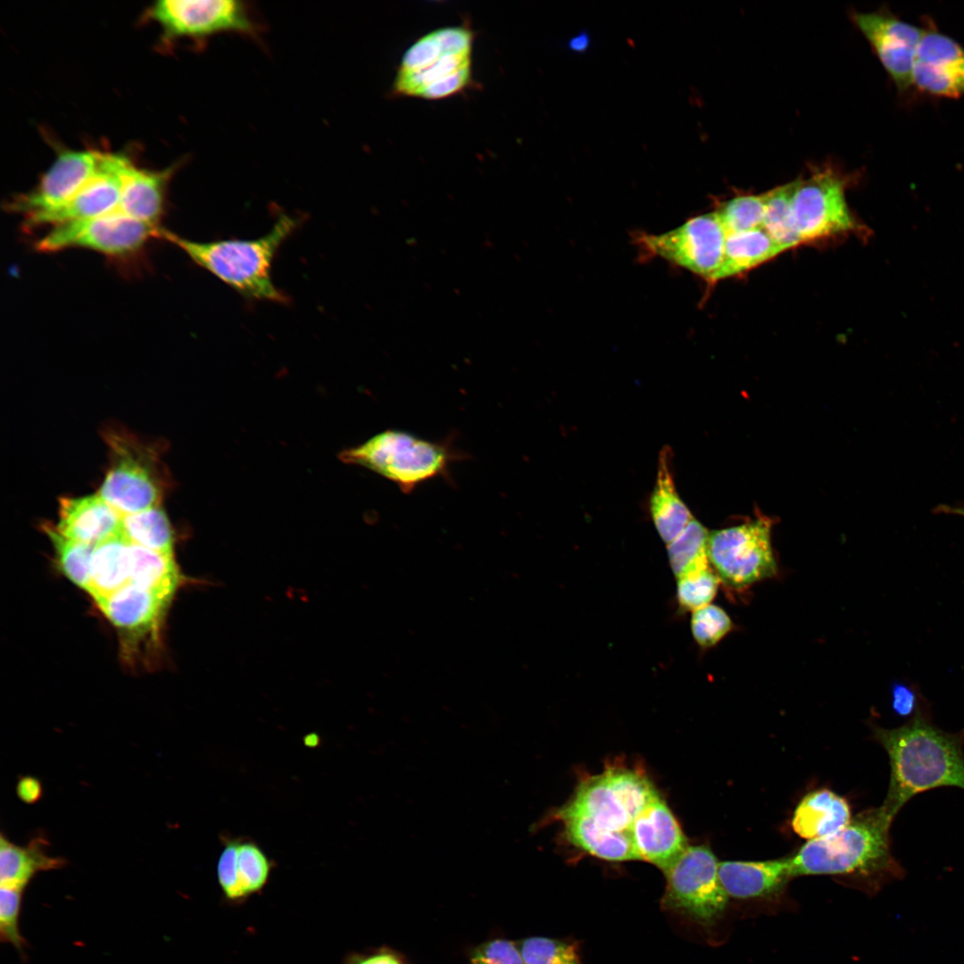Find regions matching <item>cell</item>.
I'll list each match as a JSON object with an SVG mask.
<instances>
[{
  "label": "cell",
  "instance_id": "6da1fadb",
  "mask_svg": "<svg viewBox=\"0 0 964 964\" xmlns=\"http://www.w3.org/2000/svg\"><path fill=\"white\" fill-rule=\"evenodd\" d=\"M658 797L642 772L611 768L584 780L556 817L569 842L587 853L611 861L637 860L631 828Z\"/></svg>",
  "mask_w": 964,
  "mask_h": 964
},
{
  "label": "cell",
  "instance_id": "7a4b0ae2",
  "mask_svg": "<svg viewBox=\"0 0 964 964\" xmlns=\"http://www.w3.org/2000/svg\"><path fill=\"white\" fill-rule=\"evenodd\" d=\"M874 737L889 758L890 782L881 807L893 819L920 793L943 786L964 790V730L940 729L921 708L901 727H874Z\"/></svg>",
  "mask_w": 964,
  "mask_h": 964
},
{
  "label": "cell",
  "instance_id": "3957f363",
  "mask_svg": "<svg viewBox=\"0 0 964 964\" xmlns=\"http://www.w3.org/2000/svg\"><path fill=\"white\" fill-rule=\"evenodd\" d=\"M893 819L880 806L852 818L839 831L809 840L788 857L791 877L810 875H855L871 891L902 879L905 870L890 847Z\"/></svg>",
  "mask_w": 964,
  "mask_h": 964
},
{
  "label": "cell",
  "instance_id": "277c9868",
  "mask_svg": "<svg viewBox=\"0 0 964 964\" xmlns=\"http://www.w3.org/2000/svg\"><path fill=\"white\" fill-rule=\"evenodd\" d=\"M300 221L299 218L280 214L271 229L255 239L196 242L163 229L160 237L176 245L195 264L242 296L285 303L287 298L274 285L271 266L278 250Z\"/></svg>",
  "mask_w": 964,
  "mask_h": 964
},
{
  "label": "cell",
  "instance_id": "5b68a950",
  "mask_svg": "<svg viewBox=\"0 0 964 964\" xmlns=\"http://www.w3.org/2000/svg\"><path fill=\"white\" fill-rule=\"evenodd\" d=\"M474 34L465 26L434 29L403 54L393 82V94L441 100L471 86Z\"/></svg>",
  "mask_w": 964,
  "mask_h": 964
},
{
  "label": "cell",
  "instance_id": "8992f818",
  "mask_svg": "<svg viewBox=\"0 0 964 964\" xmlns=\"http://www.w3.org/2000/svg\"><path fill=\"white\" fill-rule=\"evenodd\" d=\"M466 457L450 437L435 442L399 429L384 430L339 454L343 462L364 467L407 494L430 479L449 478L452 463Z\"/></svg>",
  "mask_w": 964,
  "mask_h": 964
},
{
  "label": "cell",
  "instance_id": "52a82bcc",
  "mask_svg": "<svg viewBox=\"0 0 964 964\" xmlns=\"http://www.w3.org/2000/svg\"><path fill=\"white\" fill-rule=\"evenodd\" d=\"M110 464L100 496L122 516L159 506L164 474L156 449L121 429H107Z\"/></svg>",
  "mask_w": 964,
  "mask_h": 964
},
{
  "label": "cell",
  "instance_id": "ba28073f",
  "mask_svg": "<svg viewBox=\"0 0 964 964\" xmlns=\"http://www.w3.org/2000/svg\"><path fill=\"white\" fill-rule=\"evenodd\" d=\"M719 861L707 845H689L664 871L661 906L699 925L711 926L724 913L728 896L719 877Z\"/></svg>",
  "mask_w": 964,
  "mask_h": 964
},
{
  "label": "cell",
  "instance_id": "9c48e42d",
  "mask_svg": "<svg viewBox=\"0 0 964 964\" xmlns=\"http://www.w3.org/2000/svg\"><path fill=\"white\" fill-rule=\"evenodd\" d=\"M161 229L115 210L54 226L37 241L35 248L41 253L84 248L112 258H127L141 251L153 237H160Z\"/></svg>",
  "mask_w": 964,
  "mask_h": 964
},
{
  "label": "cell",
  "instance_id": "30bf717a",
  "mask_svg": "<svg viewBox=\"0 0 964 964\" xmlns=\"http://www.w3.org/2000/svg\"><path fill=\"white\" fill-rule=\"evenodd\" d=\"M770 530L762 518L709 533V561L726 585L743 589L777 573Z\"/></svg>",
  "mask_w": 964,
  "mask_h": 964
},
{
  "label": "cell",
  "instance_id": "8fae6325",
  "mask_svg": "<svg viewBox=\"0 0 964 964\" xmlns=\"http://www.w3.org/2000/svg\"><path fill=\"white\" fill-rule=\"evenodd\" d=\"M792 211L802 243L867 230L849 209L844 179L830 167L816 168L806 179H796Z\"/></svg>",
  "mask_w": 964,
  "mask_h": 964
},
{
  "label": "cell",
  "instance_id": "7c38bea8",
  "mask_svg": "<svg viewBox=\"0 0 964 964\" xmlns=\"http://www.w3.org/2000/svg\"><path fill=\"white\" fill-rule=\"evenodd\" d=\"M727 231L716 212L695 216L666 233L641 234L637 244L648 255L663 258L707 281L722 265Z\"/></svg>",
  "mask_w": 964,
  "mask_h": 964
},
{
  "label": "cell",
  "instance_id": "4fadbf2b",
  "mask_svg": "<svg viewBox=\"0 0 964 964\" xmlns=\"http://www.w3.org/2000/svg\"><path fill=\"white\" fill-rule=\"evenodd\" d=\"M150 16L169 38H205L221 32L256 37L259 27L245 3L237 0H162Z\"/></svg>",
  "mask_w": 964,
  "mask_h": 964
},
{
  "label": "cell",
  "instance_id": "5bb4252c",
  "mask_svg": "<svg viewBox=\"0 0 964 964\" xmlns=\"http://www.w3.org/2000/svg\"><path fill=\"white\" fill-rule=\"evenodd\" d=\"M852 20L869 44L899 93L912 88V74L924 28L885 8L855 12Z\"/></svg>",
  "mask_w": 964,
  "mask_h": 964
},
{
  "label": "cell",
  "instance_id": "9a60e30c",
  "mask_svg": "<svg viewBox=\"0 0 964 964\" xmlns=\"http://www.w3.org/2000/svg\"><path fill=\"white\" fill-rule=\"evenodd\" d=\"M912 74V88L947 99L964 97V47L925 21Z\"/></svg>",
  "mask_w": 964,
  "mask_h": 964
},
{
  "label": "cell",
  "instance_id": "2e32d148",
  "mask_svg": "<svg viewBox=\"0 0 964 964\" xmlns=\"http://www.w3.org/2000/svg\"><path fill=\"white\" fill-rule=\"evenodd\" d=\"M129 162L122 154L101 153L96 171L75 195L55 209L25 218V227H54L118 210L122 172Z\"/></svg>",
  "mask_w": 964,
  "mask_h": 964
},
{
  "label": "cell",
  "instance_id": "e0dca14e",
  "mask_svg": "<svg viewBox=\"0 0 964 964\" xmlns=\"http://www.w3.org/2000/svg\"><path fill=\"white\" fill-rule=\"evenodd\" d=\"M100 156V152L92 150L62 151L38 184L29 192L11 199L7 210L22 214L25 219L64 204L92 177Z\"/></svg>",
  "mask_w": 964,
  "mask_h": 964
},
{
  "label": "cell",
  "instance_id": "ac0fdd59",
  "mask_svg": "<svg viewBox=\"0 0 964 964\" xmlns=\"http://www.w3.org/2000/svg\"><path fill=\"white\" fill-rule=\"evenodd\" d=\"M223 848L217 862V880L223 898L243 903L262 893L274 867L272 860L254 841L221 836Z\"/></svg>",
  "mask_w": 964,
  "mask_h": 964
},
{
  "label": "cell",
  "instance_id": "d6986e66",
  "mask_svg": "<svg viewBox=\"0 0 964 964\" xmlns=\"http://www.w3.org/2000/svg\"><path fill=\"white\" fill-rule=\"evenodd\" d=\"M631 840L637 860L648 861L663 872L689 846L679 823L661 797L637 816L631 828Z\"/></svg>",
  "mask_w": 964,
  "mask_h": 964
},
{
  "label": "cell",
  "instance_id": "ffe728a7",
  "mask_svg": "<svg viewBox=\"0 0 964 964\" xmlns=\"http://www.w3.org/2000/svg\"><path fill=\"white\" fill-rule=\"evenodd\" d=\"M172 596L129 582L95 602L105 617L129 636H155Z\"/></svg>",
  "mask_w": 964,
  "mask_h": 964
},
{
  "label": "cell",
  "instance_id": "44dd1931",
  "mask_svg": "<svg viewBox=\"0 0 964 964\" xmlns=\"http://www.w3.org/2000/svg\"><path fill=\"white\" fill-rule=\"evenodd\" d=\"M55 527L67 537L96 544L122 533V515L99 494L62 497Z\"/></svg>",
  "mask_w": 964,
  "mask_h": 964
},
{
  "label": "cell",
  "instance_id": "7402d4cb",
  "mask_svg": "<svg viewBox=\"0 0 964 964\" xmlns=\"http://www.w3.org/2000/svg\"><path fill=\"white\" fill-rule=\"evenodd\" d=\"M719 877L728 898L738 900L773 897L792 878L788 857L722 861L719 863Z\"/></svg>",
  "mask_w": 964,
  "mask_h": 964
},
{
  "label": "cell",
  "instance_id": "603a6c76",
  "mask_svg": "<svg viewBox=\"0 0 964 964\" xmlns=\"http://www.w3.org/2000/svg\"><path fill=\"white\" fill-rule=\"evenodd\" d=\"M174 168L161 171L139 169L130 162L122 172L118 210L147 224L158 227L163 215L166 192Z\"/></svg>",
  "mask_w": 964,
  "mask_h": 964
},
{
  "label": "cell",
  "instance_id": "cb8c5ba5",
  "mask_svg": "<svg viewBox=\"0 0 964 964\" xmlns=\"http://www.w3.org/2000/svg\"><path fill=\"white\" fill-rule=\"evenodd\" d=\"M672 460L671 448L664 445L659 453L656 482L650 497L652 521L667 544L677 537L694 519L676 489Z\"/></svg>",
  "mask_w": 964,
  "mask_h": 964
},
{
  "label": "cell",
  "instance_id": "d4e9b609",
  "mask_svg": "<svg viewBox=\"0 0 964 964\" xmlns=\"http://www.w3.org/2000/svg\"><path fill=\"white\" fill-rule=\"evenodd\" d=\"M851 819L844 798L829 789H819L806 794L797 805L792 827L801 837L811 840L839 831Z\"/></svg>",
  "mask_w": 964,
  "mask_h": 964
},
{
  "label": "cell",
  "instance_id": "484cf974",
  "mask_svg": "<svg viewBox=\"0 0 964 964\" xmlns=\"http://www.w3.org/2000/svg\"><path fill=\"white\" fill-rule=\"evenodd\" d=\"M48 841L43 836L32 838L25 846L12 843L4 835L0 837L1 886L24 889L36 874L59 869L66 860L50 856L46 848Z\"/></svg>",
  "mask_w": 964,
  "mask_h": 964
},
{
  "label": "cell",
  "instance_id": "4316f807",
  "mask_svg": "<svg viewBox=\"0 0 964 964\" xmlns=\"http://www.w3.org/2000/svg\"><path fill=\"white\" fill-rule=\"evenodd\" d=\"M129 544L123 532L96 544L87 590L94 600L129 583Z\"/></svg>",
  "mask_w": 964,
  "mask_h": 964
},
{
  "label": "cell",
  "instance_id": "83f0119b",
  "mask_svg": "<svg viewBox=\"0 0 964 964\" xmlns=\"http://www.w3.org/2000/svg\"><path fill=\"white\" fill-rule=\"evenodd\" d=\"M782 252L783 248L762 228L727 233L723 262L715 282L746 272Z\"/></svg>",
  "mask_w": 964,
  "mask_h": 964
},
{
  "label": "cell",
  "instance_id": "f1b7e54d",
  "mask_svg": "<svg viewBox=\"0 0 964 964\" xmlns=\"http://www.w3.org/2000/svg\"><path fill=\"white\" fill-rule=\"evenodd\" d=\"M181 579L173 554L158 553L130 543V583L173 595Z\"/></svg>",
  "mask_w": 964,
  "mask_h": 964
},
{
  "label": "cell",
  "instance_id": "f546056e",
  "mask_svg": "<svg viewBox=\"0 0 964 964\" xmlns=\"http://www.w3.org/2000/svg\"><path fill=\"white\" fill-rule=\"evenodd\" d=\"M122 532L127 539L150 550L173 554V532L169 519L159 506L122 516Z\"/></svg>",
  "mask_w": 964,
  "mask_h": 964
},
{
  "label": "cell",
  "instance_id": "4dcf8cb0",
  "mask_svg": "<svg viewBox=\"0 0 964 964\" xmlns=\"http://www.w3.org/2000/svg\"><path fill=\"white\" fill-rule=\"evenodd\" d=\"M796 180L763 194L765 212L762 229L784 251L802 244L796 232L792 200Z\"/></svg>",
  "mask_w": 964,
  "mask_h": 964
},
{
  "label": "cell",
  "instance_id": "1f68e13d",
  "mask_svg": "<svg viewBox=\"0 0 964 964\" xmlns=\"http://www.w3.org/2000/svg\"><path fill=\"white\" fill-rule=\"evenodd\" d=\"M708 536L706 528L694 518L683 532L667 544L670 566L677 579L710 567Z\"/></svg>",
  "mask_w": 964,
  "mask_h": 964
},
{
  "label": "cell",
  "instance_id": "d6a6232c",
  "mask_svg": "<svg viewBox=\"0 0 964 964\" xmlns=\"http://www.w3.org/2000/svg\"><path fill=\"white\" fill-rule=\"evenodd\" d=\"M43 530L52 542L62 571L76 586L87 592L90 584L91 560L96 544L67 537L50 523L44 524Z\"/></svg>",
  "mask_w": 964,
  "mask_h": 964
},
{
  "label": "cell",
  "instance_id": "836d02e7",
  "mask_svg": "<svg viewBox=\"0 0 964 964\" xmlns=\"http://www.w3.org/2000/svg\"><path fill=\"white\" fill-rule=\"evenodd\" d=\"M727 233L762 228L765 201L761 195H741L722 204L716 211Z\"/></svg>",
  "mask_w": 964,
  "mask_h": 964
},
{
  "label": "cell",
  "instance_id": "e575fe53",
  "mask_svg": "<svg viewBox=\"0 0 964 964\" xmlns=\"http://www.w3.org/2000/svg\"><path fill=\"white\" fill-rule=\"evenodd\" d=\"M517 943L526 964H581L577 946L570 942L530 936Z\"/></svg>",
  "mask_w": 964,
  "mask_h": 964
},
{
  "label": "cell",
  "instance_id": "d590c367",
  "mask_svg": "<svg viewBox=\"0 0 964 964\" xmlns=\"http://www.w3.org/2000/svg\"><path fill=\"white\" fill-rule=\"evenodd\" d=\"M720 578L709 567L699 572L677 579V600L679 605L694 611L706 605L715 597Z\"/></svg>",
  "mask_w": 964,
  "mask_h": 964
},
{
  "label": "cell",
  "instance_id": "8d00e7d4",
  "mask_svg": "<svg viewBox=\"0 0 964 964\" xmlns=\"http://www.w3.org/2000/svg\"><path fill=\"white\" fill-rule=\"evenodd\" d=\"M732 628L727 613L713 604L693 611L691 629L694 640L702 647L718 644Z\"/></svg>",
  "mask_w": 964,
  "mask_h": 964
},
{
  "label": "cell",
  "instance_id": "74e56055",
  "mask_svg": "<svg viewBox=\"0 0 964 964\" xmlns=\"http://www.w3.org/2000/svg\"><path fill=\"white\" fill-rule=\"evenodd\" d=\"M22 888L1 886L0 891V937L24 955L27 943L19 928V917L22 902Z\"/></svg>",
  "mask_w": 964,
  "mask_h": 964
},
{
  "label": "cell",
  "instance_id": "f35d334b",
  "mask_svg": "<svg viewBox=\"0 0 964 964\" xmlns=\"http://www.w3.org/2000/svg\"><path fill=\"white\" fill-rule=\"evenodd\" d=\"M469 964H526L517 942L495 938L474 947Z\"/></svg>",
  "mask_w": 964,
  "mask_h": 964
},
{
  "label": "cell",
  "instance_id": "ab89813d",
  "mask_svg": "<svg viewBox=\"0 0 964 964\" xmlns=\"http://www.w3.org/2000/svg\"><path fill=\"white\" fill-rule=\"evenodd\" d=\"M920 696L910 686L894 683L892 686V706L900 717H913L921 709Z\"/></svg>",
  "mask_w": 964,
  "mask_h": 964
},
{
  "label": "cell",
  "instance_id": "60d3db41",
  "mask_svg": "<svg viewBox=\"0 0 964 964\" xmlns=\"http://www.w3.org/2000/svg\"><path fill=\"white\" fill-rule=\"evenodd\" d=\"M344 964H409L395 950L387 946L369 950L362 952H351L344 960Z\"/></svg>",
  "mask_w": 964,
  "mask_h": 964
},
{
  "label": "cell",
  "instance_id": "b9f144b4",
  "mask_svg": "<svg viewBox=\"0 0 964 964\" xmlns=\"http://www.w3.org/2000/svg\"><path fill=\"white\" fill-rule=\"evenodd\" d=\"M16 794L23 802L36 803L43 795L42 784L37 777L23 776L17 782Z\"/></svg>",
  "mask_w": 964,
  "mask_h": 964
},
{
  "label": "cell",
  "instance_id": "7bdbcfd3",
  "mask_svg": "<svg viewBox=\"0 0 964 964\" xmlns=\"http://www.w3.org/2000/svg\"><path fill=\"white\" fill-rule=\"evenodd\" d=\"M591 37L588 32L582 30L569 39L567 47L571 52L582 54L588 50L591 46Z\"/></svg>",
  "mask_w": 964,
  "mask_h": 964
},
{
  "label": "cell",
  "instance_id": "ee69618b",
  "mask_svg": "<svg viewBox=\"0 0 964 964\" xmlns=\"http://www.w3.org/2000/svg\"><path fill=\"white\" fill-rule=\"evenodd\" d=\"M937 511L946 514L958 515L964 518V507L943 505L937 508Z\"/></svg>",
  "mask_w": 964,
  "mask_h": 964
}]
</instances>
